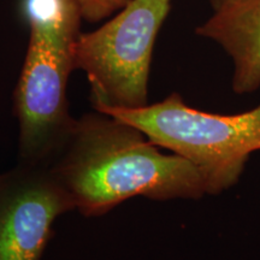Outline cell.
<instances>
[{"mask_svg": "<svg viewBox=\"0 0 260 260\" xmlns=\"http://www.w3.org/2000/svg\"><path fill=\"white\" fill-rule=\"evenodd\" d=\"M84 217H102L133 198L199 200L206 195L187 159L162 153L136 126L94 110L79 117L48 167Z\"/></svg>", "mask_w": 260, "mask_h": 260, "instance_id": "cell-1", "label": "cell"}, {"mask_svg": "<svg viewBox=\"0 0 260 260\" xmlns=\"http://www.w3.org/2000/svg\"><path fill=\"white\" fill-rule=\"evenodd\" d=\"M141 130L157 145L187 159L199 171L206 195L239 183L249 155L260 151V104L249 111L219 115L187 105L181 94L139 109L98 110Z\"/></svg>", "mask_w": 260, "mask_h": 260, "instance_id": "cell-2", "label": "cell"}, {"mask_svg": "<svg viewBox=\"0 0 260 260\" xmlns=\"http://www.w3.org/2000/svg\"><path fill=\"white\" fill-rule=\"evenodd\" d=\"M170 10L171 0H129L102 27L79 35L74 68L86 74L94 110L148 105L154 45Z\"/></svg>", "mask_w": 260, "mask_h": 260, "instance_id": "cell-3", "label": "cell"}, {"mask_svg": "<svg viewBox=\"0 0 260 260\" xmlns=\"http://www.w3.org/2000/svg\"><path fill=\"white\" fill-rule=\"evenodd\" d=\"M74 45L30 31L14 93L17 162L48 168L73 135L77 118L70 113L67 90L75 70Z\"/></svg>", "mask_w": 260, "mask_h": 260, "instance_id": "cell-4", "label": "cell"}, {"mask_svg": "<svg viewBox=\"0 0 260 260\" xmlns=\"http://www.w3.org/2000/svg\"><path fill=\"white\" fill-rule=\"evenodd\" d=\"M75 211L46 167L17 162L0 174V260H42L56 220Z\"/></svg>", "mask_w": 260, "mask_h": 260, "instance_id": "cell-5", "label": "cell"}, {"mask_svg": "<svg viewBox=\"0 0 260 260\" xmlns=\"http://www.w3.org/2000/svg\"><path fill=\"white\" fill-rule=\"evenodd\" d=\"M195 32L216 42L232 58L234 92L248 94L260 88V0H232L213 9Z\"/></svg>", "mask_w": 260, "mask_h": 260, "instance_id": "cell-6", "label": "cell"}, {"mask_svg": "<svg viewBox=\"0 0 260 260\" xmlns=\"http://www.w3.org/2000/svg\"><path fill=\"white\" fill-rule=\"evenodd\" d=\"M23 11L29 30L75 42L83 19L76 0H24Z\"/></svg>", "mask_w": 260, "mask_h": 260, "instance_id": "cell-7", "label": "cell"}, {"mask_svg": "<svg viewBox=\"0 0 260 260\" xmlns=\"http://www.w3.org/2000/svg\"><path fill=\"white\" fill-rule=\"evenodd\" d=\"M129 0H76L83 19L100 22L118 12Z\"/></svg>", "mask_w": 260, "mask_h": 260, "instance_id": "cell-8", "label": "cell"}, {"mask_svg": "<svg viewBox=\"0 0 260 260\" xmlns=\"http://www.w3.org/2000/svg\"><path fill=\"white\" fill-rule=\"evenodd\" d=\"M211 4H212V8L216 9V8H219V6H222L223 4H226V3L232 2V0H210Z\"/></svg>", "mask_w": 260, "mask_h": 260, "instance_id": "cell-9", "label": "cell"}]
</instances>
